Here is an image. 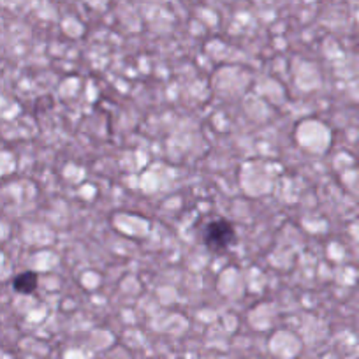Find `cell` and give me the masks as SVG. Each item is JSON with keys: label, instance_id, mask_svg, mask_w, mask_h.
Wrapping results in <instances>:
<instances>
[{"label": "cell", "instance_id": "obj_1", "mask_svg": "<svg viewBox=\"0 0 359 359\" xmlns=\"http://www.w3.org/2000/svg\"><path fill=\"white\" fill-rule=\"evenodd\" d=\"M201 238L210 250L224 252L236 243V227L231 220L219 217L205 224Z\"/></svg>", "mask_w": 359, "mask_h": 359}, {"label": "cell", "instance_id": "obj_2", "mask_svg": "<svg viewBox=\"0 0 359 359\" xmlns=\"http://www.w3.org/2000/svg\"><path fill=\"white\" fill-rule=\"evenodd\" d=\"M37 285H39V275L36 271H23V273L16 275L13 280V289L18 294H34L37 291Z\"/></svg>", "mask_w": 359, "mask_h": 359}, {"label": "cell", "instance_id": "obj_3", "mask_svg": "<svg viewBox=\"0 0 359 359\" xmlns=\"http://www.w3.org/2000/svg\"><path fill=\"white\" fill-rule=\"evenodd\" d=\"M147 359H155V358H147Z\"/></svg>", "mask_w": 359, "mask_h": 359}]
</instances>
